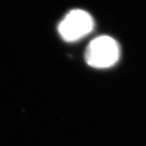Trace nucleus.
<instances>
[{
	"mask_svg": "<svg viewBox=\"0 0 146 146\" xmlns=\"http://www.w3.org/2000/svg\"><path fill=\"white\" fill-rule=\"evenodd\" d=\"M120 57V47L117 41L106 35L96 37L90 42L84 54L88 65L104 69L114 66Z\"/></svg>",
	"mask_w": 146,
	"mask_h": 146,
	"instance_id": "obj_1",
	"label": "nucleus"
},
{
	"mask_svg": "<svg viewBox=\"0 0 146 146\" xmlns=\"http://www.w3.org/2000/svg\"><path fill=\"white\" fill-rule=\"evenodd\" d=\"M94 28V18L86 11L74 9L59 23L58 31L64 41L74 42L87 36Z\"/></svg>",
	"mask_w": 146,
	"mask_h": 146,
	"instance_id": "obj_2",
	"label": "nucleus"
}]
</instances>
